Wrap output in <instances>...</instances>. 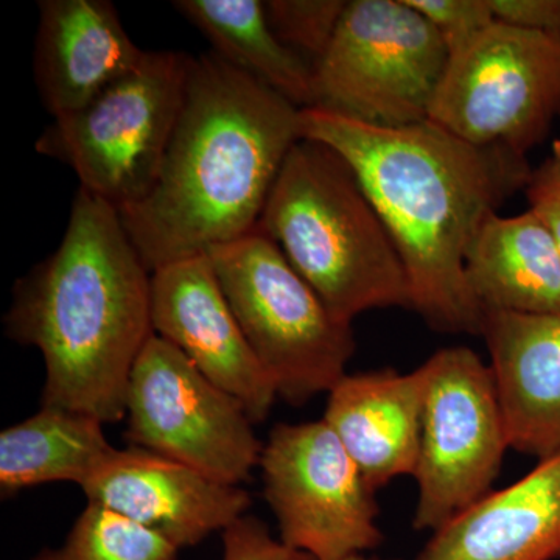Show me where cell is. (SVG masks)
Here are the masks:
<instances>
[{
    "label": "cell",
    "mask_w": 560,
    "mask_h": 560,
    "mask_svg": "<svg viewBox=\"0 0 560 560\" xmlns=\"http://www.w3.org/2000/svg\"><path fill=\"white\" fill-rule=\"evenodd\" d=\"M272 31L290 49L312 57L313 65L330 46L348 0H268Z\"/></svg>",
    "instance_id": "obj_22"
},
{
    "label": "cell",
    "mask_w": 560,
    "mask_h": 560,
    "mask_svg": "<svg viewBox=\"0 0 560 560\" xmlns=\"http://www.w3.org/2000/svg\"><path fill=\"white\" fill-rule=\"evenodd\" d=\"M151 324L158 337L241 401L254 423L268 418L278 390L250 349L208 254L151 272Z\"/></svg>",
    "instance_id": "obj_12"
},
{
    "label": "cell",
    "mask_w": 560,
    "mask_h": 560,
    "mask_svg": "<svg viewBox=\"0 0 560 560\" xmlns=\"http://www.w3.org/2000/svg\"><path fill=\"white\" fill-rule=\"evenodd\" d=\"M301 136L348 162L399 250L412 311L442 334L481 335L466 257L501 202L525 189V156L477 147L433 121L382 128L320 108L301 109Z\"/></svg>",
    "instance_id": "obj_1"
},
{
    "label": "cell",
    "mask_w": 560,
    "mask_h": 560,
    "mask_svg": "<svg viewBox=\"0 0 560 560\" xmlns=\"http://www.w3.org/2000/svg\"><path fill=\"white\" fill-rule=\"evenodd\" d=\"M105 423L81 412L43 407L0 433V492L13 495L47 482L81 486L110 451Z\"/></svg>",
    "instance_id": "obj_20"
},
{
    "label": "cell",
    "mask_w": 560,
    "mask_h": 560,
    "mask_svg": "<svg viewBox=\"0 0 560 560\" xmlns=\"http://www.w3.org/2000/svg\"><path fill=\"white\" fill-rule=\"evenodd\" d=\"M80 488L90 503L145 526L178 550L223 533L250 504L248 492L238 486L136 447H113Z\"/></svg>",
    "instance_id": "obj_13"
},
{
    "label": "cell",
    "mask_w": 560,
    "mask_h": 560,
    "mask_svg": "<svg viewBox=\"0 0 560 560\" xmlns=\"http://www.w3.org/2000/svg\"><path fill=\"white\" fill-rule=\"evenodd\" d=\"M481 335L510 448L539 460L560 452V315L485 311Z\"/></svg>",
    "instance_id": "obj_15"
},
{
    "label": "cell",
    "mask_w": 560,
    "mask_h": 560,
    "mask_svg": "<svg viewBox=\"0 0 560 560\" xmlns=\"http://www.w3.org/2000/svg\"><path fill=\"white\" fill-rule=\"evenodd\" d=\"M38 9L33 68L54 119L83 108L145 57L109 0H43Z\"/></svg>",
    "instance_id": "obj_14"
},
{
    "label": "cell",
    "mask_w": 560,
    "mask_h": 560,
    "mask_svg": "<svg viewBox=\"0 0 560 560\" xmlns=\"http://www.w3.org/2000/svg\"><path fill=\"white\" fill-rule=\"evenodd\" d=\"M221 560H316L272 537L259 518L243 515L223 530Z\"/></svg>",
    "instance_id": "obj_24"
},
{
    "label": "cell",
    "mask_w": 560,
    "mask_h": 560,
    "mask_svg": "<svg viewBox=\"0 0 560 560\" xmlns=\"http://www.w3.org/2000/svg\"><path fill=\"white\" fill-rule=\"evenodd\" d=\"M301 109L219 55L191 57L186 97L153 189L119 210L151 272L259 226Z\"/></svg>",
    "instance_id": "obj_2"
},
{
    "label": "cell",
    "mask_w": 560,
    "mask_h": 560,
    "mask_svg": "<svg viewBox=\"0 0 560 560\" xmlns=\"http://www.w3.org/2000/svg\"><path fill=\"white\" fill-rule=\"evenodd\" d=\"M5 331L43 355V407L125 419L132 368L154 331L151 271L119 210L80 187L60 246L14 285Z\"/></svg>",
    "instance_id": "obj_3"
},
{
    "label": "cell",
    "mask_w": 560,
    "mask_h": 560,
    "mask_svg": "<svg viewBox=\"0 0 560 560\" xmlns=\"http://www.w3.org/2000/svg\"><path fill=\"white\" fill-rule=\"evenodd\" d=\"M430 22L448 50V57L474 43L495 22L488 0H407Z\"/></svg>",
    "instance_id": "obj_23"
},
{
    "label": "cell",
    "mask_w": 560,
    "mask_h": 560,
    "mask_svg": "<svg viewBox=\"0 0 560 560\" xmlns=\"http://www.w3.org/2000/svg\"><path fill=\"white\" fill-rule=\"evenodd\" d=\"M525 194L529 212L544 224L560 254V139L552 142L539 167L530 171Z\"/></svg>",
    "instance_id": "obj_25"
},
{
    "label": "cell",
    "mask_w": 560,
    "mask_h": 560,
    "mask_svg": "<svg viewBox=\"0 0 560 560\" xmlns=\"http://www.w3.org/2000/svg\"><path fill=\"white\" fill-rule=\"evenodd\" d=\"M125 418L132 447L224 485H241L260 466L264 445L245 407L156 334L132 368Z\"/></svg>",
    "instance_id": "obj_10"
},
{
    "label": "cell",
    "mask_w": 560,
    "mask_h": 560,
    "mask_svg": "<svg viewBox=\"0 0 560 560\" xmlns=\"http://www.w3.org/2000/svg\"><path fill=\"white\" fill-rule=\"evenodd\" d=\"M471 293L482 311L560 315V254L533 212L492 213L466 257Z\"/></svg>",
    "instance_id": "obj_18"
},
{
    "label": "cell",
    "mask_w": 560,
    "mask_h": 560,
    "mask_svg": "<svg viewBox=\"0 0 560 560\" xmlns=\"http://www.w3.org/2000/svg\"><path fill=\"white\" fill-rule=\"evenodd\" d=\"M425 371L346 374L327 400V425L374 492L415 475L422 425Z\"/></svg>",
    "instance_id": "obj_16"
},
{
    "label": "cell",
    "mask_w": 560,
    "mask_h": 560,
    "mask_svg": "<svg viewBox=\"0 0 560 560\" xmlns=\"http://www.w3.org/2000/svg\"><path fill=\"white\" fill-rule=\"evenodd\" d=\"M260 467L287 547L316 560H346L382 544L375 492L326 420L278 423Z\"/></svg>",
    "instance_id": "obj_11"
},
{
    "label": "cell",
    "mask_w": 560,
    "mask_h": 560,
    "mask_svg": "<svg viewBox=\"0 0 560 560\" xmlns=\"http://www.w3.org/2000/svg\"><path fill=\"white\" fill-rule=\"evenodd\" d=\"M346 560H383V559L368 558V556L359 555V556H352V558H349Z\"/></svg>",
    "instance_id": "obj_27"
},
{
    "label": "cell",
    "mask_w": 560,
    "mask_h": 560,
    "mask_svg": "<svg viewBox=\"0 0 560 560\" xmlns=\"http://www.w3.org/2000/svg\"><path fill=\"white\" fill-rule=\"evenodd\" d=\"M208 256L278 397L301 407L330 393L355 352L352 329L331 315L278 243L257 228Z\"/></svg>",
    "instance_id": "obj_5"
},
{
    "label": "cell",
    "mask_w": 560,
    "mask_h": 560,
    "mask_svg": "<svg viewBox=\"0 0 560 560\" xmlns=\"http://www.w3.org/2000/svg\"><path fill=\"white\" fill-rule=\"evenodd\" d=\"M191 57L147 51L138 68L83 108L55 117L38 140L43 156L65 162L81 189L117 210L153 189L178 124Z\"/></svg>",
    "instance_id": "obj_6"
},
{
    "label": "cell",
    "mask_w": 560,
    "mask_h": 560,
    "mask_svg": "<svg viewBox=\"0 0 560 560\" xmlns=\"http://www.w3.org/2000/svg\"><path fill=\"white\" fill-rule=\"evenodd\" d=\"M178 548L145 526L90 503L65 544L40 550L33 560H178Z\"/></svg>",
    "instance_id": "obj_21"
},
{
    "label": "cell",
    "mask_w": 560,
    "mask_h": 560,
    "mask_svg": "<svg viewBox=\"0 0 560 560\" xmlns=\"http://www.w3.org/2000/svg\"><path fill=\"white\" fill-rule=\"evenodd\" d=\"M560 559V452L433 533L416 560Z\"/></svg>",
    "instance_id": "obj_17"
},
{
    "label": "cell",
    "mask_w": 560,
    "mask_h": 560,
    "mask_svg": "<svg viewBox=\"0 0 560 560\" xmlns=\"http://www.w3.org/2000/svg\"><path fill=\"white\" fill-rule=\"evenodd\" d=\"M425 371L412 525L436 533L485 499L510 448L499 390L475 350H438Z\"/></svg>",
    "instance_id": "obj_9"
},
{
    "label": "cell",
    "mask_w": 560,
    "mask_h": 560,
    "mask_svg": "<svg viewBox=\"0 0 560 560\" xmlns=\"http://www.w3.org/2000/svg\"><path fill=\"white\" fill-rule=\"evenodd\" d=\"M560 119V38L495 21L448 57L429 120L525 156Z\"/></svg>",
    "instance_id": "obj_8"
},
{
    "label": "cell",
    "mask_w": 560,
    "mask_h": 560,
    "mask_svg": "<svg viewBox=\"0 0 560 560\" xmlns=\"http://www.w3.org/2000/svg\"><path fill=\"white\" fill-rule=\"evenodd\" d=\"M495 21L560 38V0H488Z\"/></svg>",
    "instance_id": "obj_26"
},
{
    "label": "cell",
    "mask_w": 560,
    "mask_h": 560,
    "mask_svg": "<svg viewBox=\"0 0 560 560\" xmlns=\"http://www.w3.org/2000/svg\"><path fill=\"white\" fill-rule=\"evenodd\" d=\"M448 50L407 0H350L313 65L315 106L382 128L429 120Z\"/></svg>",
    "instance_id": "obj_7"
},
{
    "label": "cell",
    "mask_w": 560,
    "mask_h": 560,
    "mask_svg": "<svg viewBox=\"0 0 560 560\" xmlns=\"http://www.w3.org/2000/svg\"><path fill=\"white\" fill-rule=\"evenodd\" d=\"M257 228L341 323L374 308H412L388 230L348 162L324 143H294Z\"/></svg>",
    "instance_id": "obj_4"
},
{
    "label": "cell",
    "mask_w": 560,
    "mask_h": 560,
    "mask_svg": "<svg viewBox=\"0 0 560 560\" xmlns=\"http://www.w3.org/2000/svg\"><path fill=\"white\" fill-rule=\"evenodd\" d=\"M173 7L235 69L300 109L315 106L313 66L272 31L260 0H176Z\"/></svg>",
    "instance_id": "obj_19"
}]
</instances>
